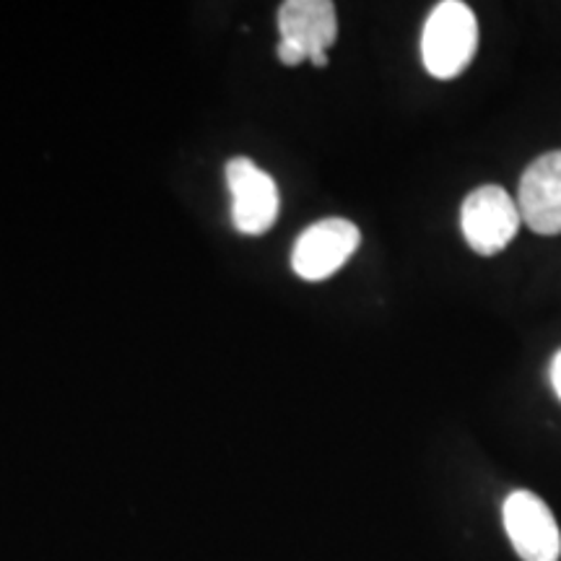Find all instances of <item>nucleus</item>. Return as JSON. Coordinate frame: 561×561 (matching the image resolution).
Here are the masks:
<instances>
[{"label":"nucleus","instance_id":"nucleus-2","mask_svg":"<svg viewBox=\"0 0 561 561\" xmlns=\"http://www.w3.org/2000/svg\"><path fill=\"white\" fill-rule=\"evenodd\" d=\"M523 216L512 195L502 185H481L460 208V229L468 248L483 257L496 255L517 237Z\"/></svg>","mask_w":561,"mask_h":561},{"label":"nucleus","instance_id":"nucleus-4","mask_svg":"<svg viewBox=\"0 0 561 561\" xmlns=\"http://www.w3.org/2000/svg\"><path fill=\"white\" fill-rule=\"evenodd\" d=\"M227 185L231 193V224L248 237L265 234L278 219V187L268 172L255 161L237 157L227 164Z\"/></svg>","mask_w":561,"mask_h":561},{"label":"nucleus","instance_id":"nucleus-8","mask_svg":"<svg viewBox=\"0 0 561 561\" xmlns=\"http://www.w3.org/2000/svg\"><path fill=\"white\" fill-rule=\"evenodd\" d=\"M276 55H278V60L284 62V66H299V62H305V60H307V55H305V53H299L297 47L286 45V42H278Z\"/></svg>","mask_w":561,"mask_h":561},{"label":"nucleus","instance_id":"nucleus-1","mask_svg":"<svg viewBox=\"0 0 561 561\" xmlns=\"http://www.w3.org/2000/svg\"><path fill=\"white\" fill-rule=\"evenodd\" d=\"M479 50V19L462 0H442L421 32V60L439 81L458 79Z\"/></svg>","mask_w":561,"mask_h":561},{"label":"nucleus","instance_id":"nucleus-3","mask_svg":"<svg viewBox=\"0 0 561 561\" xmlns=\"http://www.w3.org/2000/svg\"><path fill=\"white\" fill-rule=\"evenodd\" d=\"M502 520L512 549L523 561H559L561 533L541 496L525 489L512 491L504 500Z\"/></svg>","mask_w":561,"mask_h":561},{"label":"nucleus","instance_id":"nucleus-6","mask_svg":"<svg viewBox=\"0 0 561 561\" xmlns=\"http://www.w3.org/2000/svg\"><path fill=\"white\" fill-rule=\"evenodd\" d=\"M517 208L536 234H561V151L530 161L517 191Z\"/></svg>","mask_w":561,"mask_h":561},{"label":"nucleus","instance_id":"nucleus-7","mask_svg":"<svg viewBox=\"0 0 561 561\" xmlns=\"http://www.w3.org/2000/svg\"><path fill=\"white\" fill-rule=\"evenodd\" d=\"M280 42L297 47L299 53L312 55L328 53L339 37V19L331 0H286L278 9Z\"/></svg>","mask_w":561,"mask_h":561},{"label":"nucleus","instance_id":"nucleus-9","mask_svg":"<svg viewBox=\"0 0 561 561\" xmlns=\"http://www.w3.org/2000/svg\"><path fill=\"white\" fill-rule=\"evenodd\" d=\"M551 385H553V392H557V398L561 401V351H557V356H553L551 362Z\"/></svg>","mask_w":561,"mask_h":561},{"label":"nucleus","instance_id":"nucleus-5","mask_svg":"<svg viewBox=\"0 0 561 561\" xmlns=\"http://www.w3.org/2000/svg\"><path fill=\"white\" fill-rule=\"evenodd\" d=\"M362 242V231L348 219H322L299 234L291 250V268L305 280H325L339 273Z\"/></svg>","mask_w":561,"mask_h":561}]
</instances>
